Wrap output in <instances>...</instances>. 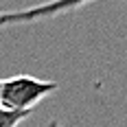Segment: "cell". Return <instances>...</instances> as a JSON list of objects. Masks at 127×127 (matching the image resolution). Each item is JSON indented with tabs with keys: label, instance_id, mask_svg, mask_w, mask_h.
<instances>
[{
	"label": "cell",
	"instance_id": "5b68a950",
	"mask_svg": "<svg viewBox=\"0 0 127 127\" xmlns=\"http://www.w3.org/2000/svg\"><path fill=\"white\" fill-rule=\"evenodd\" d=\"M0 81H2V79H0Z\"/></svg>",
	"mask_w": 127,
	"mask_h": 127
},
{
	"label": "cell",
	"instance_id": "6da1fadb",
	"mask_svg": "<svg viewBox=\"0 0 127 127\" xmlns=\"http://www.w3.org/2000/svg\"><path fill=\"white\" fill-rule=\"evenodd\" d=\"M59 86L55 81L37 79L31 75H18L0 81V107L11 112H33V107L53 92H57Z\"/></svg>",
	"mask_w": 127,
	"mask_h": 127
},
{
	"label": "cell",
	"instance_id": "277c9868",
	"mask_svg": "<svg viewBox=\"0 0 127 127\" xmlns=\"http://www.w3.org/2000/svg\"><path fill=\"white\" fill-rule=\"evenodd\" d=\"M46 127H64V125H62V123H57V121H48V125H46Z\"/></svg>",
	"mask_w": 127,
	"mask_h": 127
},
{
	"label": "cell",
	"instance_id": "3957f363",
	"mask_svg": "<svg viewBox=\"0 0 127 127\" xmlns=\"http://www.w3.org/2000/svg\"><path fill=\"white\" fill-rule=\"evenodd\" d=\"M31 112H11L0 107V127H18Z\"/></svg>",
	"mask_w": 127,
	"mask_h": 127
},
{
	"label": "cell",
	"instance_id": "7a4b0ae2",
	"mask_svg": "<svg viewBox=\"0 0 127 127\" xmlns=\"http://www.w3.org/2000/svg\"><path fill=\"white\" fill-rule=\"evenodd\" d=\"M90 2H96V0H48V2L33 4V7H26V9L0 11V29L51 20V18H57V15H64V13H72L81 7H88Z\"/></svg>",
	"mask_w": 127,
	"mask_h": 127
}]
</instances>
